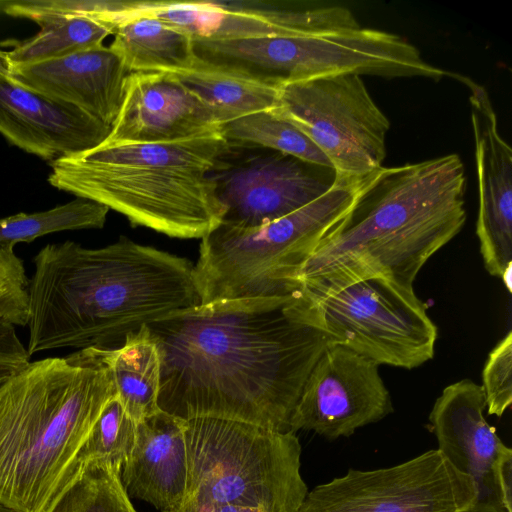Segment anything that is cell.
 <instances>
[{
    "instance_id": "obj_8",
    "label": "cell",
    "mask_w": 512,
    "mask_h": 512,
    "mask_svg": "<svg viewBox=\"0 0 512 512\" xmlns=\"http://www.w3.org/2000/svg\"><path fill=\"white\" fill-rule=\"evenodd\" d=\"M302 292L333 344L404 369L434 356L437 327L413 287L368 277Z\"/></svg>"
},
{
    "instance_id": "obj_23",
    "label": "cell",
    "mask_w": 512,
    "mask_h": 512,
    "mask_svg": "<svg viewBox=\"0 0 512 512\" xmlns=\"http://www.w3.org/2000/svg\"><path fill=\"white\" fill-rule=\"evenodd\" d=\"M174 74L213 110L221 126L277 105L279 88L231 69L198 60L190 70Z\"/></svg>"
},
{
    "instance_id": "obj_7",
    "label": "cell",
    "mask_w": 512,
    "mask_h": 512,
    "mask_svg": "<svg viewBox=\"0 0 512 512\" xmlns=\"http://www.w3.org/2000/svg\"><path fill=\"white\" fill-rule=\"evenodd\" d=\"M185 438V497L166 512H210L223 506L297 512L308 493L295 432L200 417L185 421Z\"/></svg>"
},
{
    "instance_id": "obj_13",
    "label": "cell",
    "mask_w": 512,
    "mask_h": 512,
    "mask_svg": "<svg viewBox=\"0 0 512 512\" xmlns=\"http://www.w3.org/2000/svg\"><path fill=\"white\" fill-rule=\"evenodd\" d=\"M485 408L482 386L462 379L443 389L429 420L438 450L473 482L469 512H511L512 450L486 421Z\"/></svg>"
},
{
    "instance_id": "obj_6",
    "label": "cell",
    "mask_w": 512,
    "mask_h": 512,
    "mask_svg": "<svg viewBox=\"0 0 512 512\" xmlns=\"http://www.w3.org/2000/svg\"><path fill=\"white\" fill-rule=\"evenodd\" d=\"M359 184L335 178L322 196L257 227L220 223L201 238L193 269L200 304L301 292V268L348 212Z\"/></svg>"
},
{
    "instance_id": "obj_2",
    "label": "cell",
    "mask_w": 512,
    "mask_h": 512,
    "mask_svg": "<svg viewBox=\"0 0 512 512\" xmlns=\"http://www.w3.org/2000/svg\"><path fill=\"white\" fill-rule=\"evenodd\" d=\"M29 280V356L113 348L163 316L200 304L194 265L125 236L101 248L48 244Z\"/></svg>"
},
{
    "instance_id": "obj_34",
    "label": "cell",
    "mask_w": 512,
    "mask_h": 512,
    "mask_svg": "<svg viewBox=\"0 0 512 512\" xmlns=\"http://www.w3.org/2000/svg\"><path fill=\"white\" fill-rule=\"evenodd\" d=\"M12 66L13 64L8 57L7 51L0 50V72L10 75Z\"/></svg>"
},
{
    "instance_id": "obj_4",
    "label": "cell",
    "mask_w": 512,
    "mask_h": 512,
    "mask_svg": "<svg viewBox=\"0 0 512 512\" xmlns=\"http://www.w3.org/2000/svg\"><path fill=\"white\" fill-rule=\"evenodd\" d=\"M116 396L96 348L29 362L0 385V505L45 512Z\"/></svg>"
},
{
    "instance_id": "obj_20",
    "label": "cell",
    "mask_w": 512,
    "mask_h": 512,
    "mask_svg": "<svg viewBox=\"0 0 512 512\" xmlns=\"http://www.w3.org/2000/svg\"><path fill=\"white\" fill-rule=\"evenodd\" d=\"M123 13L156 17L193 40L298 36L254 11L248 1H128Z\"/></svg>"
},
{
    "instance_id": "obj_18",
    "label": "cell",
    "mask_w": 512,
    "mask_h": 512,
    "mask_svg": "<svg viewBox=\"0 0 512 512\" xmlns=\"http://www.w3.org/2000/svg\"><path fill=\"white\" fill-rule=\"evenodd\" d=\"M129 74L118 54L110 46L100 45L60 58L15 64L10 75L112 127L124 100Z\"/></svg>"
},
{
    "instance_id": "obj_19",
    "label": "cell",
    "mask_w": 512,
    "mask_h": 512,
    "mask_svg": "<svg viewBox=\"0 0 512 512\" xmlns=\"http://www.w3.org/2000/svg\"><path fill=\"white\" fill-rule=\"evenodd\" d=\"M185 421L159 410L136 423L135 443L121 471L129 497L162 512L181 504L188 481Z\"/></svg>"
},
{
    "instance_id": "obj_28",
    "label": "cell",
    "mask_w": 512,
    "mask_h": 512,
    "mask_svg": "<svg viewBox=\"0 0 512 512\" xmlns=\"http://www.w3.org/2000/svg\"><path fill=\"white\" fill-rule=\"evenodd\" d=\"M135 434L136 423L126 413L117 396H114L106 404L81 445L73 470L86 461L104 459L115 469L122 471L132 452Z\"/></svg>"
},
{
    "instance_id": "obj_5",
    "label": "cell",
    "mask_w": 512,
    "mask_h": 512,
    "mask_svg": "<svg viewBox=\"0 0 512 512\" xmlns=\"http://www.w3.org/2000/svg\"><path fill=\"white\" fill-rule=\"evenodd\" d=\"M225 144L221 130L166 143L103 142L51 162L48 182L121 213L133 226L201 239L222 220L208 173Z\"/></svg>"
},
{
    "instance_id": "obj_1",
    "label": "cell",
    "mask_w": 512,
    "mask_h": 512,
    "mask_svg": "<svg viewBox=\"0 0 512 512\" xmlns=\"http://www.w3.org/2000/svg\"><path fill=\"white\" fill-rule=\"evenodd\" d=\"M160 357V410L289 431L313 366L331 343L301 292L219 300L147 324Z\"/></svg>"
},
{
    "instance_id": "obj_11",
    "label": "cell",
    "mask_w": 512,
    "mask_h": 512,
    "mask_svg": "<svg viewBox=\"0 0 512 512\" xmlns=\"http://www.w3.org/2000/svg\"><path fill=\"white\" fill-rule=\"evenodd\" d=\"M221 223L251 228L286 216L327 192L332 168L269 148L226 140L208 173Z\"/></svg>"
},
{
    "instance_id": "obj_29",
    "label": "cell",
    "mask_w": 512,
    "mask_h": 512,
    "mask_svg": "<svg viewBox=\"0 0 512 512\" xmlns=\"http://www.w3.org/2000/svg\"><path fill=\"white\" fill-rule=\"evenodd\" d=\"M29 279L14 248L0 247V324L24 327L29 321Z\"/></svg>"
},
{
    "instance_id": "obj_16",
    "label": "cell",
    "mask_w": 512,
    "mask_h": 512,
    "mask_svg": "<svg viewBox=\"0 0 512 512\" xmlns=\"http://www.w3.org/2000/svg\"><path fill=\"white\" fill-rule=\"evenodd\" d=\"M220 130L213 110L174 73L132 72L105 142L166 143Z\"/></svg>"
},
{
    "instance_id": "obj_32",
    "label": "cell",
    "mask_w": 512,
    "mask_h": 512,
    "mask_svg": "<svg viewBox=\"0 0 512 512\" xmlns=\"http://www.w3.org/2000/svg\"><path fill=\"white\" fill-rule=\"evenodd\" d=\"M25 366L14 363H0V385Z\"/></svg>"
},
{
    "instance_id": "obj_26",
    "label": "cell",
    "mask_w": 512,
    "mask_h": 512,
    "mask_svg": "<svg viewBox=\"0 0 512 512\" xmlns=\"http://www.w3.org/2000/svg\"><path fill=\"white\" fill-rule=\"evenodd\" d=\"M109 210L93 200L76 197L49 210L0 218V247L14 248L20 242L31 243L55 232L103 228Z\"/></svg>"
},
{
    "instance_id": "obj_14",
    "label": "cell",
    "mask_w": 512,
    "mask_h": 512,
    "mask_svg": "<svg viewBox=\"0 0 512 512\" xmlns=\"http://www.w3.org/2000/svg\"><path fill=\"white\" fill-rule=\"evenodd\" d=\"M392 411L379 365L330 343L304 383L289 420V431H314L333 440L349 436Z\"/></svg>"
},
{
    "instance_id": "obj_22",
    "label": "cell",
    "mask_w": 512,
    "mask_h": 512,
    "mask_svg": "<svg viewBox=\"0 0 512 512\" xmlns=\"http://www.w3.org/2000/svg\"><path fill=\"white\" fill-rule=\"evenodd\" d=\"M112 376L116 396L135 423L159 411L160 357L147 325L113 348H96Z\"/></svg>"
},
{
    "instance_id": "obj_25",
    "label": "cell",
    "mask_w": 512,
    "mask_h": 512,
    "mask_svg": "<svg viewBox=\"0 0 512 512\" xmlns=\"http://www.w3.org/2000/svg\"><path fill=\"white\" fill-rule=\"evenodd\" d=\"M45 512H137L121 471L104 459L77 465Z\"/></svg>"
},
{
    "instance_id": "obj_21",
    "label": "cell",
    "mask_w": 512,
    "mask_h": 512,
    "mask_svg": "<svg viewBox=\"0 0 512 512\" xmlns=\"http://www.w3.org/2000/svg\"><path fill=\"white\" fill-rule=\"evenodd\" d=\"M111 21L116 26L110 48L130 73H179L190 70L198 61L193 39L156 17L119 12Z\"/></svg>"
},
{
    "instance_id": "obj_15",
    "label": "cell",
    "mask_w": 512,
    "mask_h": 512,
    "mask_svg": "<svg viewBox=\"0 0 512 512\" xmlns=\"http://www.w3.org/2000/svg\"><path fill=\"white\" fill-rule=\"evenodd\" d=\"M448 75L469 91L478 184L476 234L486 270L511 291L512 150L501 137L497 116L486 89L468 77Z\"/></svg>"
},
{
    "instance_id": "obj_9",
    "label": "cell",
    "mask_w": 512,
    "mask_h": 512,
    "mask_svg": "<svg viewBox=\"0 0 512 512\" xmlns=\"http://www.w3.org/2000/svg\"><path fill=\"white\" fill-rule=\"evenodd\" d=\"M241 62L252 77L274 87L339 75L385 78L447 75L426 62L409 41L393 33L359 28L305 36L248 39Z\"/></svg>"
},
{
    "instance_id": "obj_10",
    "label": "cell",
    "mask_w": 512,
    "mask_h": 512,
    "mask_svg": "<svg viewBox=\"0 0 512 512\" xmlns=\"http://www.w3.org/2000/svg\"><path fill=\"white\" fill-rule=\"evenodd\" d=\"M271 111L324 154L338 179L361 181L383 166L390 122L359 75L280 86Z\"/></svg>"
},
{
    "instance_id": "obj_12",
    "label": "cell",
    "mask_w": 512,
    "mask_h": 512,
    "mask_svg": "<svg viewBox=\"0 0 512 512\" xmlns=\"http://www.w3.org/2000/svg\"><path fill=\"white\" fill-rule=\"evenodd\" d=\"M472 480L438 450L376 470H349L308 492L297 512H469Z\"/></svg>"
},
{
    "instance_id": "obj_3",
    "label": "cell",
    "mask_w": 512,
    "mask_h": 512,
    "mask_svg": "<svg viewBox=\"0 0 512 512\" xmlns=\"http://www.w3.org/2000/svg\"><path fill=\"white\" fill-rule=\"evenodd\" d=\"M457 154L384 167L360 181L344 217L299 273L304 290L384 277L413 287L421 268L466 222Z\"/></svg>"
},
{
    "instance_id": "obj_33",
    "label": "cell",
    "mask_w": 512,
    "mask_h": 512,
    "mask_svg": "<svg viewBox=\"0 0 512 512\" xmlns=\"http://www.w3.org/2000/svg\"><path fill=\"white\" fill-rule=\"evenodd\" d=\"M210 512H263L259 509L255 508H247V507H240V506H223L214 508Z\"/></svg>"
},
{
    "instance_id": "obj_17",
    "label": "cell",
    "mask_w": 512,
    "mask_h": 512,
    "mask_svg": "<svg viewBox=\"0 0 512 512\" xmlns=\"http://www.w3.org/2000/svg\"><path fill=\"white\" fill-rule=\"evenodd\" d=\"M111 127L0 72V134L49 163L93 149Z\"/></svg>"
},
{
    "instance_id": "obj_24",
    "label": "cell",
    "mask_w": 512,
    "mask_h": 512,
    "mask_svg": "<svg viewBox=\"0 0 512 512\" xmlns=\"http://www.w3.org/2000/svg\"><path fill=\"white\" fill-rule=\"evenodd\" d=\"M34 22L40 26L38 33L7 52L13 65L60 58L103 45L115 29L110 21L81 15L45 16Z\"/></svg>"
},
{
    "instance_id": "obj_30",
    "label": "cell",
    "mask_w": 512,
    "mask_h": 512,
    "mask_svg": "<svg viewBox=\"0 0 512 512\" xmlns=\"http://www.w3.org/2000/svg\"><path fill=\"white\" fill-rule=\"evenodd\" d=\"M482 380L488 413L502 416L512 403V331L489 353Z\"/></svg>"
},
{
    "instance_id": "obj_31",
    "label": "cell",
    "mask_w": 512,
    "mask_h": 512,
    "mask_svg": "<svg viewBox=\"0 0 512 512\" xmlns=\"http://www.w3.org/2000/svg\"><path fill=\"white\" fill-rule=\"evenodd\" d=\"M19 354V340L15 329L0 324V363H13Z\"/></svg>"
},
{
    "instance_id": "obj_27",
    "label": "cell",
    "mask_w": 512,
    "mask_h": 512,
    "mask_svg": "<svg viewBox=\"0 0 512 512\" xmlns=\"http://www.w3.org/2000/svg\"><path fill=\"white\" fill-rule=\"evenodd\" d=\"M227 141L269 148L302 161L332 168L324 154L298 129L271 110L261 111L221 126Z\"/></svg>"
},
{
    "instance_id": "obj_35",
    "label": "cell",
    "mask_w": 512,
    "mask_h": 512,
    "mask_svg": "<svg viewBox=\"0 0 512 512\" xmlns=\"http://www.w3.org/2000/svg\"><path fill=\"white\" fill-rule=\"evenodd\" d=\"M0 512H13V511H11V510H9V509H7V508H5V507L0 505Z\"/></svg>"
}]
</instances>
